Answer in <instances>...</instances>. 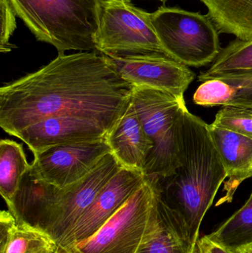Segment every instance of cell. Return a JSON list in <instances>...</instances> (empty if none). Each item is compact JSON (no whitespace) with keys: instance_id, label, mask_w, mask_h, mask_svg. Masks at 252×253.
<instances>
[{"instance_id":"cell-6","label":"cell","mask_w":252,"mask_h":253,"mask_svg":"<svg viewBox=\"0 0 252 253\" xmlns=\"http://www.w3.org/2000/svg\"><path fill=\"white\" fill-rule=\"evenodd\" d=\"M99 19L96 50L102 54L121 59L167 56L151 13L130 0H101Z\"/></svg>"},{"instance_id":"cell-1","label":"cell","mask_w":252,"mask_h":253,"mask_svg":"<svg viewBox=\"0 0 252 253\" xmlns=\"http://www.w3.org/2000/svg\"><path fill=\"white\" fill-rule=\"evenodd\" d=\"M133 89L97 50L62 53L0 88V126L16 137L45 119L75 116L113 127L131 102Z\"/></svg>"},{"instance_id":"cell-26","label":"cell","mask_w":252,"mask_h":253,"mask_svg":"<svg viewBox=\"0 0 252 253\" xmlns=\"http://www.w3.org/2000/svg\"><path fill=\"white\" fill-rule=\"evenodd\" d=\"M195 253H232L211 240L207 236L200 239L195 246Z\"/></svg>"},{"instance_id":"cell-25","label":"cell","mask_w":252,"mask_h":253,"mask_svg":"<svg viewBox=\"0 0 252 253\" xmlns=\"http://www.w3.org/2000/svg\"><path fill=\"white\" fill-rule=\"evenodd\" d=\"M1 10V37L0 50L1 53H8L16 46L10 43V37L16 28V13L10 0H0Z\"/></svg>"},{"instance_id":"cell-5","label":"cell","mask_w":252,"mask_h":253,"mask_svg":"<svg viewBox=\"0 0 252 253\" xmlns=\"http://www.w3.org/2000/svg\"><path fill=\"white\" fill-rule=\"evenodd\" d=\"M94 235L68 253H138L158 222V190L152 177Z\"/></svg>"},{"instance_id":"cell-17","label":"cell","mask_w":252,"mask_h":253,"mask_svg":"<svg viewBox=\"0 0 252 253\" xmlns=\"http://www.w3.org/2000/svg\"><path fill=\"white\" fill-rule=\"evenodd\" d=\"M56 241L44 230L17 221L9 211L0 214V253H53Z\"/></svg>"},{"instance_id":"cell-9","label":"cell","mask_w":252,"mask_h":253,"mask_svg":"<svg viewBox=\"0 0 252 253\" xmlns=\"http://www.w3.org/2000/svg\"><path fill=\"white\" fill-rule=\"evenodd\" d=\"M122 168L112 153L84 178L61 188L47 233L58 246L82 216L105 184Z\"/></svg>"},{"instance_id":"cell-10","label":"cell","mask_w":252,"mask_h":253,"mask_svg":"<svg viewBox=\"0 0 252 253\" xmlns=\"http://www.w3.org/2000/svg\"><path fill=\"white\" fill-rule=\"evenodd\" d=\"M143 172L122 168L105 184L58 248L67 251L94 235L142 187Z\"/></svg>"},{"instance_id":"cell-12","label":"cell","mask_w":252,"mask_h":253,"mask_svg":"<svg viewBox=\"0 0 252 253\" xmlns=\"http://www.w3.org/2000/svg\"><path fill=\"white\" fill-rule=\"evenodd\" d=\"M112 126L96 120L75 116H56L22 129L16 135L33 154L61 144L105 138Z\"/></svg>"},{"instance_id":"cell-13","label":"cell","mask_w":252,"mask_h":253,"mask_svg":"<svg viewBox=\"0 0 252 253\" xmlns=\"http://www.w3.org/2000/svg\"><path fill=\"white\" fill-rule=\"evenodd\" d=\"M106 140L122 168L143 172L153 144L145 132L132 99L124 114L107 134Z\"/></svg>"},{"instance_id":"cell-7","label":"cell","mask_w":252,"mask_h":253,"mask_svg":"<svg viewBox=\"0 0 252 253\" xmlns=\"http://www.w3.org/2000/svg\"><path fill=\"white\" fill-rule=\"evenodd\" d=\"M151 21L168 57L187 67L213 63L221 51L218 31L208 14L162 6Z\"/></svg>"},{"instance_id":"cell-22","label":"cell","mask_w":252,"mask_h":253,"mask_svg":"<svg viewBox=\"0 0 252 253\" xmlns=\"http://www.w3.org/2000/svg\"><path fill=\"white\" fill-rule=\"evenodd\" d=\"M211 125L229 129L252 139V108L224 105L217 113Z\"/></svg>"},{"instance_id":"cell-16","label":"cell","mask_w":252,"mask_h":253,"mask_svg":"<svg viewBox=\"0 0 252 253\" xmlns=\"http://www.w3.org/2000/svg\"><path fill=\"white\" fill-rule=\"evenodd\" d=\"M158 226L138 253H195L196 244L184 218L161 199L158 190Z\"/></svg>"},{"instance_id":"cell-2","label":"cell","mask_w":252,"mask_h":253,"mask_svg":"<svg viewBox=\"0 0 252 253\" xmlns=\"http://www.w3.org/2000/svg\"><path fill=\"white\" fill-rule=\"evenodd\" d=\"M178 138L180 166L176 173L152 178L161 199L183 216L197 244L203 218L227 174L210 125L191 114L186 107L182 112Z\"/></svg>"},{"instance_id":"cell-4","label":"cell","mask_w":252,"mask_h":253,"mask_svg":"<svg viewBox=\"0 0 252 253\" xmlns=\"http://www.w3.org/2000/svg\"><path fill=\"white\" fill-rule=\"evenodd\" d=\"M132 102L153 144L143 169L145 176L167 178L180 166L179 132L183 98L155 89L134 87Z\"/></svg>"},{"instance_id":"cell-24","label":"cell","mask_w":252,"mask_h":253,"mask_svg":"<svg viewBox=\"0 0 252 253\" xmlns=\"http://www.w3.org/2000/svg\"><path fill=\"white\" fill-rule=\"evenodd\" d=\"M211 79L222 80L237 89L235 97L228 105L252 108V71L217 74L207 77L203 83Z\"/></svg>"},{"instance_id":"cell-19","label":"cell","mask_w":252,"mask_h":253,"mask_svg":"<svg viewBox=\"0 0 252 253\" xmlns=\"http://www.w3.org/2000/svg\"><path fill=\"white\" fill-rule=\"evenodd\" d=\"M31 165L27 160L22 144L13 140L0 141V193L10 212L16 192Z\"/></svg>"},{"instance_id":"cell-15","label":"cell","mask_w":252,"mask_h":253,"mask_svg":"<svg viewBox=\"0 0 252 253\" xmlns=\"http://www.w3.org/2000/svg\"><path fill=\"white\" fill-rule=\"evenodd\" d=\"M210 130L229 178L220 203L230 202L238 186L252 177V139L212 125Z\"/></svg>"},{"instance_id":"cell-18","label":"cell","mask_w":252,"mask_h":253,"mask_svg":"<svg viewBox=\"0 0 252 253\" xmlns=\"http://www.w3.org/2000/svg\"><path fill=\"white\" fill-rule=\"evenodd\" d=\"M217 31L252 40V0H201Z\"/></svg>"},{"instance_id":"cell-20","label":"cell","mask_w":252,"mask_h":253,"mask_svg":"<svg viewBox=\"0 0 252 253\" xmlns=\"http://www.w3.org/2000/svg\"><path fill=\"white\" fill-rule=\"evenodd\" d=\"M207 237L232 253H244L252 249V193L241 209Z\"/></svg>"},{"instance_id":"cell-11","label":"cell","mask_w":252,"mask_h":253,"mask_svg":"<svg viewBox=\"0 0 252 253\" xmlns=\"http://www.w3.org/2000/svg\"><path fill=\"white\" fill-rule=\"evenodd\" d=\"M108 57L119 75L134 87L155 89L183 98L195 80V74L187 66L167 56Z\"/></svg>"},{"instance_id":"cell-14","label":"cell","mask_w":252,"mask_h":253,"mask_svg":"<svg viewBox=\"0 0 252 253\" xmlns=\"http://www.w3.org/2000/svg\"><path fill=\"white\" fill-rule=\"evenodd\" d=\"M59 187L25 174L13 202V216L32 227L47 232L59 197Z\"/></svg>"},{"instance_id":"cell-8","label":"cell","mask_w":252,"mask_h":253,"mask_svg":"<svg viewBox=\"0 0 252 253\" xmlns=\"http://www.w3.org/2000/svg\"><path fill=\"white\" fill-rule=\"evenodd\" d=\"M110 153L106 137L56 145L34 154L29 172L37 179L64 188L84 178Z\"/></svg>"},{"instance_id":"cell-29","label":"cell","mask_w":252,"mask_h":253,"mask_svg":"<svg viewBox=\"0 0 252 253\" xmlns=\"http://www.w3.org/2000/svg\"><path fill=\"white\" fill-rule=\"evenodd\" d=\"M158 1H162V2H165V1H167V0H158Z\"/></svg>"},{"instance_id":"cell-30","label":"cell","mask_w":252,"mask_h":253,"mask_svg":"<svg viewBox=\"0 0 252 253\" xmlns=\"http://www.w3.org/2000/svg\"></svg>"},{"instance_id":"cell-23","label":"cell","mask_w":252,"mask_h":253,"mask_svg":"<svg viewBox=\"0 0 252 253\" xmlns=\"http://www.w3.org/2000/svg\"><path fill=\"white\" fill-rule=\"evenodd\" d=\"M237 89L222 80H206L198 87L193 96L196 105L204 107L227 105L235 97Z\"/></svg>"},{"instance_id":"cell-27","label":"cell","mask_w":252,"mask_h":253,"mask_svg":"<svg viewBox=\"0 0 252 253\" xmlns=\"http://www.w3.org/2000/svg\"><path fill=\"white\" fill-rule=\"evenodd\" d=\"M68 253L67 252H65V251H62V250L59 249V248H57V250H56V251H55L54 253Z\"/></svg>"},{"instance_id":"cell-28","label":"cell","mask_w":252,"mask_h":253,"mask_svg":"<svg viewBox=\"0 0 252 253\" xmlns=\"http://www.w3.org/2000/svg\"><path fill=\"white\" fill-rule=\"evenodd\" d=\"M244 253H252V249L248 250V251H246Z\"/></svg>"},{"instance_id":"cell-21","label":"cell","mask_w":252,"mask_h":253,"mask_svg":"<svg viewBox=\"0 0 252 253\" xmlns=\"http://www.w3.org/2000/svg\"><path fill=\"white\" fill-rule=\"evenodd\" d=\"M252 71V40L237 39L222 49L208 70L201 72L198 81L217 74Z\"/></svg>"},{"instance_id":"cell-3","label":"cell","mask_w":252,"mask_h":253,"mask_svg":"<svg viewBox=\"0 0 252 253\" xmlns=\"http://www.w3.org/2000/svg\"><path fill=\"white\" fill-rule=\"evenodd\" d=\"M36 40L68 50H96L101 0H10Z\"/></svg>"}]
</instances>
